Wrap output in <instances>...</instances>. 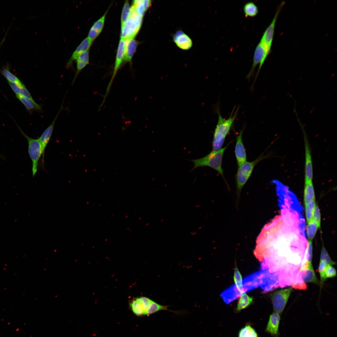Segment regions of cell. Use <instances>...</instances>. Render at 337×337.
I'll return each instance as SVG.
<instances>
[{"label": "cell", "mask_w": 337, "mask_h": 337, "mask_svg": "<svg viewBox=\"0 0 337 337\" xmlns=\"http://www.w3.org/2000/svg\"><path fill=\"white\" fill-rule=\"evenodd\" d=\"M239 109V107H238L236 109L235 106L229 117L226 119L222 116L219 108H217L216 110L218 119L213 134L212 144V150H217L222 148L226 137L229 133L237 116Z\"/></svg>", "instance_id": "obj_1"}, {"label": "cell", "mask_w": 337, "mask_h": 337, "mask_svg": "<svg viewBox=\"0 0 337 337\" xmlns=\"http://www.w3.org/2000/svg\"><path fill=\"white\" fill-rule=\"evenodd\" d=\"M229 144L219 150H212L204 157L191 160L194 164L193 169L200 167H209L217 171L224 178L222 166V160L224 152Z\"/></svg>", "instance_id": "obj_2"}, {"label": "cell", "mask_w": 337, "mask_h": 337, "mask_svg": "<svg viewBox=\"0 0 337 337\" xmlns=\"http://www.w3.org/2000/svg\"><path fill=\"white\" fill-rule=\"evenodd\" d=\"M267 156L263 154L251 162L246 161L238 167L236 175L237 192L238 200L241 191L244 185L250 177L256 165Z\"/></svg>", "instance_id": "obj_3"}, {"label": "cell", "mask_w": 337, "mask_h": 337, "mask_svg": "<svg viewBox=\"0 0 337 337\" xmlns=\"http://www.w3.org/2000/svg\"><path fill=\"white\" fill-rule=\"evenodd\" d=\"M142 21L143 16L131 7L129 17L125 24L121 26L120 38L125 40L134 38L140 29Z\"/></svg>", "instance_id": "obj_4"}, {"label": "cell", "mask_w": 337, "mask_h": 337, "mask_svg": "<svg viewBox=\"0 0 337 337\" xmlns=\"http://www.w3.org/2000/svg\"><path fill=\"white\" fill-rule=\"evenodd\" d=\"M270 50L260 40L257 45L254 53L253 63L251 68L249 72L247 75V78L249 80L254 75L255 70L257 66L259 64L258 70L256 75L252 88L254 84L259 75L261 69L264 62L266 59L269 54Z\"/></svg>", "instance_id": "obj_5"}, {"label": "cell", "mask_w": 337, "mask_h": 337, "mask_svg": "<svg viewBox=\"0 0 337 337\" xmlns=\"http://www.w3.org/2000/svg\"><path fill=\"white\" fill-rule=\"evenodd\" d=\"M22 134L28 143V153L32 161V175L34 177L37 173L40 158L42 155V146L38 139L31 138L19 129Z\"/></svg>", "instance_id": "obj_6"}, {"label": "cell", "mask_w": 337, "mask_h": 337, "mask_svg": "<svg viewBox=\"0 0 337 337\" xmlns=\"http://www.w3.org/2000/svg\"><path fill=\"white\" fill-rule=\"evenodd\" d=\"M292 290L291 287L276 291L272 295L271 299L274 312L281 315L283 312Z\"/></svg>", "instance_id": "obj_7"}, {"label": "cell", "mask_w": 337, "mask_h": 337, "mask_svg": "<svg viewBox=\"0 0 337 337\" xmlns=\"http://www.w3.org/2000/svg\"><path fill=\"white\" fill-rule=\"evenodd\" d=\"M305 147V180L312 181L313 169L311 151L309 141L305 131L302 129Z\"/></svg>", "instance_id": "obj_8"}, {"label": "cell", "mask_w": 337, "mask_h": 337, "mask_svg": "<svg viewBox=\"0 0 337 337\" xmlns=\"http://www.w3.org/2000/svg\"><path fill=\"white\" fill-rule=\"evenodd\" d=\"M63 105H62L52 122L44 131L39 138L38 139L41 144L42 149V166H44V159L46 147L51 138L56 120L59 114L63 110Z\"/></svg>", "instance_id": "obj_9"}, {"label": "cell", "mask_w": 337, "mask_h": 337, "mask_svg": "<svg viewBox=\"0 0 337 337\" xmlns=\"http://www.w3.org/2000/svg\"><path fill=\"white\" fill-rule=\"evenodd\" d=\"M284 4V2H282L279 6L272 22L265 31L261 39V41L264 43L270 50H271L273 41L276 22L278 15Z\"/></svg>", "instance_id": "obj_10"}, {"label": "cell", "mask_w": 337, "mask_h": 337, "mask_svg": "<svg viewBox=\"0 0 337 337\" xmlns=\"http://www.w3.org/2000/svg\"><path fill=\"white\" fill-rule=\"evenodd\" d=\"M125 39L120 38L118 46L112 76L107 86L105 98H106L107 94L109 93L113 80L123 61L125 48Z\"/></svg>", "instance_id": "obj_11"}, {"label": "cell", "mask_w": 337, "mask_h": 337, "mask_svg": "<svg viewBox=\"0 0 337 337\" xmlns=\"http://www.w3.org/2000/svg\"><path fill=\"white\" fill-rule=\"evenodd\" d=\"M244 129L243 128L241 130L237 136L235 153L238 167L247 161L246 153L242 139Z\"/></svg>", "instance_id": "obj_12"}, {"label": "cell", "mask_w": 337, "mask_h": 337, "mask_svg": "<svg viewBox=\"0 0 337 337\" xmlns=\"http://www.w3.org/2000/svg\"><path fill=\"white\" fill-rule=\"evenodd\" d=\"M281 315L274 312L270 315L267 323L266 331L274 337H279V326L281 320Z\"/></svg>", "instance_id": "obj_13"}, {"label": "cell", "mask_w": 337, "mask_h": 337, "mask_svg": "<svg viewBox=\"0 0 337 337\" xmlns=\"http://www.w3.org/2000/svg\"><path fill=\"white\" fill-rule=\"evenodd\" d=\"M173 39L176 45L183 50H189L193 46L191 38L181 30L176 32L173 36Z\"/></svg>", "instance_id": "obj_14"}, {"label": "cell", "mask_w": 337, "mask_h": 337, "mask_svg": "<svg viewBox=\"0 0 337 337\" xmlns=\"http://www.w3.org/2000/svg\"><path fill=\"white\" fill-rule=\"evenodd\" d=\"M302 281L305 282L319 283L316 276L311 262L307 261L303 265V270L300 274Z\"/></svg>", "instance_id": "obj_15"}, {"label": "cell", "mask_w": 337, "mask_h": 337, "mask_svg": "<svg viewBox=\"0 0 337 337\" xmlns=\"http://www.w3.org/2000/svg\"><path fill=\"white\" fill-rule=\"evenodd\" d=\"M92 43V42L90 41L87 37L84 39L76 48L70 58L67 61L66 64V67L68 68L71 66L73 62L76 60L78 56L81 53L88 51Z\"/></svg>", "instance_id": "obj_16"}, {"label": "cell", "mask_w": 337, "mask_h": 337, "mask_svg": "<svg viewBox=\"0 0 337 337\" xmlns=\"http://www.w3.org/2000/svg\"><path fill=\"white\" fill-rule=\"evenodd\" d=\"M76 61V74L72 82V85L74 83L81 71L89 63V51H84L81 53L78 56Z\"/></svg>", "instance_id": "obj_17"}, {"label": "cell", "mask_w": 337, "mask_h": 337, "mask_svg": "<svg viewBox=\"0 0 337 337\" xmlns=\"http://www.w3.org/2000/svg\"><path fill=\"white\" fill-rule=\"evenodd\" d=\"M125 40V48L123 61L126 62H130L136 50L137 43L134 38Z\"/></svg>", "instance_id": "obj_18"}, {"label": "cell", "mask_w": 337, "mask_h": 337, "mask_svg": "<svg viewBox=\"0 0 337 337\" xmlns=\"http://www.w3.org/2000/svg\"><path fill=\"white\" fill-rule=\"evenodd\" d=\"M304 200L305 206L315 200V192L312 181L305 180Z\"/></svg>", "instance_id": "obj_19"}, {"label": "cell", "mask_w": 337, "mask_h": 337, "mask_svg": "<svg viewBox=\"0 0 337 337\" xmlns=\"http://www.w3.org/2000/svg\"><path fill=\"white\" fill-rule=\"evenodd\" d=\"M17 98L20 100L24 105L26 109L29 111L34 110H42L41 106L36 102H34L30 100L21 94L16 95Z\"/></svg>", "instance_id": "obj_20"}, {"label": "cell", "mask_w": 337, "mask_h": 337, "mask_svg": "<svg viewBox=\"0 0 337 337\" xmlns=\"http://www.w3.org/2000/svg\"><path fill=\"white\" fill-rule=\"evenodd\" d=\"M169 306L159 304L156 302L151 300L149 307L145 312L144 315H149L161 310H166L170 311L175 313L179 312L169 310L168 308Z\"/></svg>", "instance_id": "obj_21"}, {"label": "cell", "mask_w": 337, "mask_h": 337, "mask_svg": "<svg viewBox=\"0 0 337 337\" xmlns=\"http://www.w3.org/2000/svg\"><path fill=\"white\" fill-rule=\"evenodd\" d=\"M243 10L245 17H253L258 13V7L252 2H248L244 6Z\"/></svg>", "instance_id": "obj_22"}, {"label": "cell", "mask_w": 337, "mask_h": 337, "mask_svg": "<svg viewBox=\"0 0 337 337\" xmlns=\"http://www.w3.org/2000/svg\"><path fill=\"white\" fill-rule=\"evenodd\" d=\"M253 299L246 293H244L241 295L238 300L237 310L240 311L249 306L253 302Z\"/></svg>", "instance_id": "obj_23"}, {"label": "cell", "mask_w": 337, "mask_h": 337, "mask_svg": "<svg viewBox=\"0 0 337 337\" xmlns=\"http://www.w3.org/2000/svg\"><path fill=\"white\" fill-rule=\"evenodd\" d=\"M238 337H258L255 330L250 325H246L239 330Z\"/></svg>", "instance_id": "obj_24"}, {"label": "cell", "mask_w": 337, "mask_h": 337, "mask_svg": "<svg viewBox=\"0 0 337 337\" xmlns=\"http://www.w3.org/2000/svg\"><path fill=\"white\" fill-rule=\"evenodd\" d=\"M139 15L143 16L147 9L146 8L144 0H135L133 1L131 7Z\"/></svg>", "instance_id": "obj_25"}, {"label": "cell", "mask_w": 337, "mask_h": 337, "mask_svg": "<svg viewBox=\"0 0 337 337\" xmlns=\"http://www.w3.org/2000/svg\"><path fill=\"white\" fill-rule=\"evenodd\" d=\"M2 73L3 76L8 80V81L15 83L22 87L23 84L9 70L7 67L2 70Z\"/></svg>", "instance_id": "obj_26"}, {"label": "cell", "mask_w": 337, "mask_h": 337, "mask_svg": "<svg viewBox=\"0 0 337 337\" xmlns=\"http://www.w3.org/2000/svg\"><path fill=\"white\" fill-rule=\"evenodd\" d=\"M131 7L128 1H125L122 11L121 22V26L125 24L130 15Z\"/></svg>", "instance_id": "obj_27"}, {"label": "cell", "mask_w": 337, "mask_h": 337, "mask_svg": "<svg viewBox=\"0 0 337 337\" xmlns=\"http://www.w3.org/2000/svg\"><path fill=\"white\" fill-rule=\"evenodd\" d=\"M318 227L316 223L313 220L308 223L307 226V233L309 240L312 241L315 236Z\"/></svg>", "instance_id": "obj_28"}, {"label": "cell", "mask_w": 337, "mask_h": 337, "mask_svg": "<svg viewBox=\"0 0 337 337\" xmlns=\"http://www.w3.org/2000/svg\"><path fill=\"white\" fill-rule=\"evenodd\" d=\"M315 206V200L309 204L305 206V216L308 223L313 221V214Z\"/></svg>", "instance_id": "obj_29"}, {"label": "cell", "mask_w": 337, "mask_h": 337, "mask_svg": "<svg viewBox=\"0 0 337 337\" xmlns=\"http://www.w3.org/2000/svg\"><path fill=\"white\" fill-rule=\"evenodd\" d=\"M130 306L135 315H144V312L136 298L132 300Z\"/></svg>", "instance_id": "obj_30"}, {"label": "cell", "mask_w": 337, "mask_h": 337, "mask_svg": "<svg viewBox=\"0 0 337 337\" xmlns=\"http://www.w3.org/2000/svg\"><path fill=\"white\" fill-rule=\"evenodd\" d=\"M327 265L325 261L320 260L318 271L319 273L320 276L321 287H322L323 283L326 279L325 274V271Z\"/></svg>", "instance_id": "obj_31"}, {"label": "cell", "mask_w": 337, "mask_h": 337, "mask_svg": "<svg viewBox=\"0 0 337 337\" xmlns=\"http://www.w3.org/2000/svg\"><path fill=\"white\" fill-rule=\"evenodd\" d=\"M320 260L325 261L328 265H333L336 264L335 262L331 259L329 254L323 246L321 252Z\"/></svg>", "instance_id": "obj_32"}, {"label": "cell", "mask_w": 337, "mask_h": 337, "mask_svg": "<svg viewBox=\"0 0 337 337\" xmlns=\"http://www.w3.org/2000/svg\"><path fill=\"white\" fill-rule=\"evenodd\" d=\"M107 13V11L100 18L95 22L91 27V28L100 33L102 31L104 26L105 19Z\"/></svg>", "instance_id": "obj_33"}, {"label": "cell", "mask_w": 337, "mask_h": 337, "mask_svg": "<svg viewBox=\"0 0 337 337\" xmlns=\"http://www.w3.org/2000/svg\"><path fill=\"white\" fill-rule=\"evenodd\" d=\"M136 299L142 307L144 314L149 307L152 300L145 297H141Z\"/></svg>", "instance_id": "obj_34"}, {"label": "cell", "mask_w": 337, "mask_h": 337, "mask_svg": "<svg viewBox=\"0 0 337 337\" xmlns=\"http://www.w3.org/2000/svg\"><path fill=\"white\" fill-rule=\"evenodd\" d=\"M313 220L316 223L318 227L320 228L321 223V216L319 208L318 205H316L313 214Z\"/></svg>", "instance_id": "obj_35"}, {"label": "cell", "mask_w": 337, "mask_h": 337, "mask_svg": "<svg viewBox=\"0 0 337 337\" xmlns=\"http://www.w3.org/2000/svg\"><path fill=\"white\" fill-rule=\"evenodd\" d=\"M325 276L327 278H332L336 276L337 272L332 265H327L325 271Z\"/></svg>", "instance_id": "obj_36"}, {"label": "cell", "mask_w": 337, "mask_h": 337, "mask_svg": "<svg viewBox=\"0 0 337 337\" xmlns=\"http://www.w3.org/2000/svg\"><path fill=\"white\" fill-rule=\"evenodd\" d=\"M307 261L311 262L312 258V241L309 240L307 247Z\"/></svg>", "instance_id": "obj_37"}, {"label": "cell", "mask_w": 337, "mask_h": 337, "mask_svg": "<svg viewBox=\"0 0 337 337\" xmlns=\"http://www.w3.org/2000/svg\"><path fill=\"white\" fill-rule=\"evenodd\" d=\"M100 33L99 32L91 28L87 37L90 41L93 42Z\"/></svg>", "instance_id": "obj_38"}, {"label": "cell", "mask_w": 337, "mask_h": 337, "mask_svg": "<svg viewBox=\"0 0 337 337\" xmlns=\"http://www.w3.org/2000/svg\"><path fill=\"white\" fill-rule=\"evenodd\" d=\"M9 85L16 95L21 94L22 87L17 84L8 81Z\"/></svg>", "instance_id": "obj_39"}, {"label": "cell", "mask_w": 337, "mask_h": 337, "mask_svg": "<svg viewBox=\"0 0 337 337\" xmlns=\"http://www.w3.org/2000/svg\"><path fill=\"white\" fill-rule=\"evenodd\" d=\"M21 95L27 98L32 101L35 102L32 98L30 93L27 90L24 85H23L22 87V93Z\"/></svg>", "instance_id": "obj_40"}]
</instances>
